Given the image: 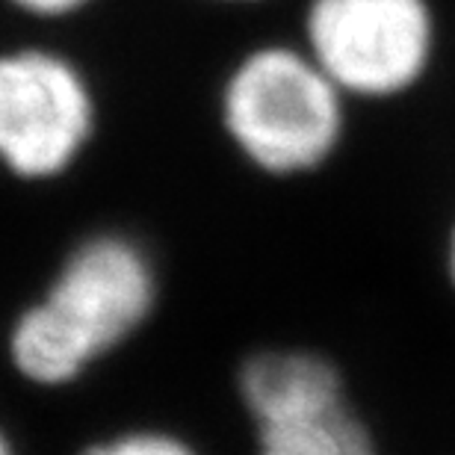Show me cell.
<instances>
[{
    "instance_id": "cell-1",
    "label": "cell",
    "mask_w": 455,
    "mask_h": 455,
    "mask_svg": "<svg viewBox=\"0 0 455 455\" xmlns=\"http://www.w3.org/2000/svg\"><path fill=\"white\" fill-rule=\"evenodd\" d=\"M157 272L148 251L124 234L80 240L44 293L15 314L6 355L36 387H62L127 343L157 307Z\"/></svg>"
},
{
    "instance_id": "cell-2",
    "label": "cell",
    "mask_w": 455,
    "mask_h": 455,
    "mask_svg": "<svg viewBox=\"0 0 455 455\" xmlns=\"http://www.w3.org/2000/svg\"><path fill=\"white\" fill-rule=\"evenodd\" d=\"M343 89L311 53L258 48L222 89V127L267 175H302L329 160L343 133Z\"/></svg>"
},
{
    "instance_id": "cell-3",
    "label": "cell",
    "mask_w": 455,
    "mask_h": 455,
    "mask_svg": "<svg viewBox=\"0 0 455 455\" xmlns=\"http://www.w3.org/2000/svg\"><path fill=\"white\" fill-rule=\"evenodd\" d=\"M236 387L254 426V455H379L346 396L343 372L320 352H254Z\"/></svg>"
},
{
    "instance_id": "cell-4",
    "label": "cell",
    "mask_w": 455,
    "mask_h": 455,
    "mask_svg": "<svg viewBox=\"0 0 455 455\" xmlns=\"http://www.w3.org/2000/svg\"><path fill=\"white\" fill-rule=\"evenodd\" d=\"M95 133L84 75L51 51L0 53V169L24 184L71 172Z\"/></svg>"
},
{
    "instance_id": "cell-5",
    "label": "cell",
    "mask_w": 455,
    "mask_h": 455,
    "mask_svg": "<svg viewBox=\"0 0 455 455\" xmlns=\"http://www.w3.org/2000/svg\"><path fill=\"white\" fill-rule=\"evenodd\" d=\"M307 53L343 92L387 98L429 68L435 15L429 0H311Z\"/></svg>"
},
{
    "instance_id": "cell-6",
    "label": "cell",
    "mask_w": 455,
    "mask_h": 455,
    "mask_svg": "<svg viewBox=\"0 0 455 455\" xmlns=\"http://www.w3.org/2000/svg\"><path fill=\"white\" fill-rule=\"evenodd\" d=\"M77 455H198V450L166 429H127L89 443Z\"/></svg>"
},
{
    "instance_id": "cell-7",
    "label": "cell",
    "mask_w": 455,
    "mask_h": 455,
    "mask_svg": "<svg viewBox=\"0 0 455 455\" xmlns=\"http://www.w3.org/2000/svg\"><path fill=\"white\" fill-rule=\"evenodd\" d=\"M15 6L27 9L33 15H66V12H75L89 0H12Z\"/></svg>"
},
{
    "instance_id": "cell-8",
    "label": "cell",
    "mask_w": 455,
    "mask_h": 455,
    "mask_svg": "<svg viewBox=\"0 0 455 455\" xmlns=\"http://www.w3.org/2000/svg\"><path fill=\"white\" fill-rule=\"evenodd\" d=\"M0 455H15L12 441L6 438V432H4V429H0Z\"/></svg>"
},
{
    "instance_id": "cell-9",
    "label": "cell",
    "mask_w": 455,
    "mask_h": 455,
    "mask_svg": "<svg viewBox=\"0 0 455 455\" xmlns=\"http://www.w3.org/2000/svg\"><path fill=\"white\" fill-rule=\"evenodd\" d=\"M450 269H452V278H455V236H452V249H450Z\"/></svg>"
}]
</instances>
